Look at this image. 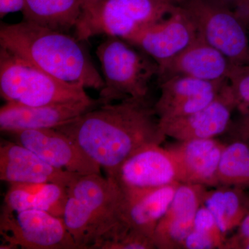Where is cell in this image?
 I'll use <instances>...</instances> for the list:
<instances>
[{
  "label": "cell",
  "instance_id": "obj_1",
  "mask_svg": "<svg viewBox=\"0 0 249 249\" xmlns=\"http://www.w3.org/2000/svg\"><path fill=\"white\" fill-rule=\"evenodd\" d=\"M113 178L141 147L160 144L166 136L147 98H127L101 105L58 128Z\"/></svg>",
  "mask_w": 249,
  "mask_h": 249
},
{
  "label": "cell",
  "instance_id": "obj_2",
  "mask_svg": "<svg viewBox=\"0 0 249 249\" xmlns=\"http://www.w3.org/2000/svg\"><path fill=\"white\" fill-rule=\"evenodd\" d=\"M75 36L28 21L2 24L0 47L70 84L100 91L101 73Z\"/></svg>",
  "mask_w": 249,
  "mask_h": 249
},
{
  "label": "cell",
  "instance_id": "obj_3",
  "mask_svg": "<svg viewBox=\"0 0 249 249\" xmlns=\"http://www.w3.org/2000/svg\"><path fill=\"white\" fill-rule=\"evenodd\" d=\"M67 189L62 219L78 249H96L118 228H126V196L115 180L101 174L80 175Z\"/></svg>",
  "mask_w": 249,
  "mask_h": 249
},
{
  "label": "cell",
  "instance_id": "obj_4",
  "mask_svg": "<svg viewBox=\"0 0 249 249\" xmlns=\"http://www.w3.org/2000/svg\"><path fill=\"white\" fill-rule=\"evenodd\" d=\"M0 94L6 102L32 107L91 98L83 87L59 80L1 47Z\"/></svg>",
  "mask_w": 249,
  "mask_h": 249
},
{
  "label": "cell",
  "instance_id": "obj_5",
  "mask_svg": "<svg viewBox=\"0 0 249 249\" xmlns=\"http://www.w3.org/2000/svg\"><path fill=\"white\" fill-rule=\"evenodd\" d=\"M177 7L170 0H101L82 11L73 28L75 37L83 41L105 35L125 40Z\"/></svg>",
  "mask_w": 249,
  "mask_h": 249
},
{
  "label": "cell",
  "instance_id": "obj_6",
  "mask_svg": "<svg viewBox=\"0 0 249 249\" xmlns=\"http://www.w3.org/2000/svg\"><path fill=\"white\" fill-rule=\"evenodd\" d=\"M104 86L101 105L127 98H147L149 84L158 73V65L144 57L134 46L119 37L108 36L96 49Z\"/></svg>",
  "mask_w": 249,
  "mask_h": 249
},
{
  "label": "cell",
  "instance_id": "obj_7",
  "mask_svg": "<svg viewBox=\"0 0 249 249\" xmlns=\"http://www.w3.org/2000/svg\"><path fill=\"white\" fill-rule=\"evenodd\" d=\"M179 6L209 45L232 64H249L247 28L235 11L211 0H185Z\"/></svg>",
  "mask_w": 249,
  "mask_h": 249
},
{
  "label": "cell",
  "instance_id": "obj_8",
  "mask_svg": "<svg viewBox=\"0 0 249 249\" xmlns=\"http://www.w3.org/2000/svg\"><path fill=\"white\" fill-rule=\"evenodd\" d=\"M0 233L1 249H79L62 218L38 210L1 211Z\"/></svg>",
  "mask_w": 249,
  "mask_h": 249
},
{
  "label": "cell",
  "instance_id": "obj_9",
  "mask_svg": "<svg viewBox=\"0 0 249 249\" xmlns=\"http://www.w3.org/2000/svg\"><path fill=\"white\" fill-rule=\"evenodd\" d=\"M111 178L125 194L179 183L173 155L160 144H150L134 152Z\"/></svg>",
  "mask_w": 249,
  "mask_h": 249
},
{
  "label": "cell",
  "instance_id": "obj_10",
  "mask_svg": "<svg viewBox=\"0 0 249 249\" xmlns=\"http://www.w3.org/2000/svg\"><path fill=\"white\" fill-rule=\"evenodd\" d=\"M8 134L55 168L79 175L101 174V166L58 129H24Z\"/></svg>",
  "mask_w": 249,
  "mask_h": 249
},
{
  "label": "cell",
  "instance_id": "obj_11",
  "mask_svg": "<svg viewBox=\"0 0 249 249\" xmlns=\"http://www.w3.org/2000/svg\"><path fill=\"white\" fill-rule=\"evenodd\" d=\"M101 105L98 98L35 107L6 102L0 109V129L8 134L24 129L58 128Z\"/></svg>",
  "mask_w": 249,
  "mask_h": 249
},
{
  "label": "cell",
  "instance_id": "obj_12",
  "mask_svg": "<svg viewBox=\"0 0 249 249\" xmlns=\"http://www.w3.org/2000/svg\"><path fill=\"white\" fill-rule=\"evenodd\" d=\"M197 35L193 23L178 6L168 18L139 31L125 41L150 55L159 65L181 52Z\"/></svg>",
  "mask_w": 249,
  "mask_h": 249
},
{
  "label": "cell",
  "instance_id": "obj_13",
  "mask_svg": "<svg viewBox=\"0 0 249 249\" xmlns=\"http://www.w3.org/2000/svg\"><path fill=\"white\" fill-rule=\"evenodd\" d=\"M235 109L237 104L228 82L209 106L189 115L160 120V125L166 137L177 142L216 138L229 129Z\"/></svg>",
  "mask_w": 249,
  "mask_h": 249
},
{
  "label": "cell",
  "instance_id": "obj_14",
  "mask_svg": "<svg viewBox=\"0 0 249 249\" xmlns=\"http://www.w3.org/2000/svg\"><path fill=\"white\" fill-rule=\"evenodd\" d=\"M228 79L209 81L176 76L160 82V94L155 103L160 120L189 115L209 106L227 84Z\"/></svg>",
  "mask_w": 249,
  "mask_h": 249
},
{
  "label": "cell",
  "instance_id": "obj_15",
  "mask_svg": "<svg viewBox=\"0 0 249 249\" xmlns=\"http://www.w3.org/2000/svg\"><path fill=\"white\" fill-rule=\"evenodd\" d=\"M225 145L211 138L178 141L166 147L178 166L179 183L219 186L218 170Z\"/></svg>",
  "mask_w": 249,
  "mask_h": 249
},
{
  "label": "cell",
  "instance_id": "obj_16",
  "mask_svg": "<svg viewBox=\"0 0 249 249\" xmlns=\"http://www.w3.org/2000/svg\"><path fill=\"white\" fill-rule=\"evenodd\" d=\"M207 190L200 185L178 184L169 209L154 232L156 249H183Z\"/></svg>",
  "mask_w": 249,
  "mask_h": 249
},
{
  "label": "cell",
  "instance_id": "obj_17",
  "mask_svg": "<svg viewBox=\"0 0 249 249\" xmlns=\"http://www.w3.org/2000/svg\"><path fill=\"white\" fill-rule=\"evenodd\" d=\"M231 62L217 49L197 35L176 55L158 65L160 82L176 76L209 81L227 80Z\"/></svg>",
  "mask_w": 249,
  "mask_h": 249
},
{
  "label": "cell",
  "instance_id": "obj_18",
  "mask_svg": "<svg viewBox=\"0 0 249 249\" xmlns=\"http://www.w3.org/2000/svg\"><path fill=\"white\" fill-rule=\"evenodd\" d=\"M80 176L52 166L34 152L14 142L0 147V178L11 183H54L70 186Z\"/></svg>",
  "mask_w": 249,
  "mask_h": 249
},
{
  "label": "cell",
  "instance_id": "obj_19",
  "mask_svg": "<svg viewBox=\"0 0 249 249\" xmlns=\"http://www.w3.org/2000/svg\"><path fill=\"white\" fill-rule=\"evenodd\" d=\"M180 183L127 193L124 222L128 230L153 239L159 222L169 209Z\"/></svg>",
  "mask_w": 249,
  "mask_h": 249
},
{
  "label": "cell",
  "instance_id": "obj_20",
  "mask_svg": "<svg viewBox=\"0 0 249 249\" xmlns=\"http://www.w3.org/2000/svg\"><path fill=\"white\" fill-rule=\"evenodd\" d=\"M5 196L3 212L27 210L45 211L62 218L67 201V187L54 183H11Z\"/></svg>",
  "mask_w": 249,
  "mask_h": 249
},
{
  "label": "cell",
  "instance_id": "obj_21",
  "mask_svg": "<svg viewBox=\"0 0 249 249\" xmlns=\"http://www.w3.org/2000/svg\"><path fill=\"white\" fill-rule=\"evenodd\" d=\"M203 204L211 211L223 233L237 229L249 211V196L245 189L220 185L207 190Z\"/></svg>",
  "mask_w": 249,
  "mask_h": 249
},
{
  "label": "cell",
  "instance_id": "obj_22",
  "mask_svg": "<svg viewBox=\"0 0 249 249\" xmlns=\"http://www.w3.org/2000/svg\"><path fill=\"white\" fill-rule=\"evenodd\" d=\"M83 0H25L24 20L68 33L83 11Z\"/></svg>",
  "mask_w": 249,
  "mask_h": 249
},
{
  "label": "cell",
  "instance_id": "obj_23",
  "mask_svg": "<svg viewBox=\"0 0 249 249\" xmlns=\"http://www.w3.org/2000/svg\"><path fill=\"white\" fill-rule=\"evenodd\" d=\"M219 186L249 188V145L240 140L226 144L218 170Z\"/></svg>",
  "mask_w": 249,
  "mask_h": 249
},
{
  "label": "cell",
  "instance_id": "obj_24",
  "mask_svg": "<svg viewBox=\"0 0 249 249\" xmlns=\"http://www.w3.org/2000/svg\"><path fill=\"white\" fill-rule=\"evenodd\" d=\"M227 238L211 211L202 204L183 249H224Z\"/></svg>",
  "mask_w": 249,
  "mask_h": 249
},
{
  "label": "cell",
  "instance_id": "obj_25",
  "mask_svg": "<svg viewBox=\"0 0 249 249\" xmlns=\"http://www.w3.org/2000/svg\"><path fill=\"white\" fill-rule=\"evenodd\" d=\"M227 79L237 108L242 113L247 112L249 109V64L231 63Z\"/></svg>",
  "mask_w": 249,
  "mask_h": 249
},
{
  "label": "cell",
  "instance_id": "obj_26",
  "mask_svg": "<svg viewBox=\"0 0 249 249\" xmlns=\"http://www.w3.org/2000/svg\"><path fill=\"white\" fill-rule=\"evenodd\" d=\"M156 249L153 239L133 231H126L109 240L103 241L96 249Z\"/></svg>",
  "mask_w": 249,
  "mask_h": 249
},
{
  "label": "cell",
  "instance_id": "obj_27",
  "mask_svg": "<svg viewBox=\"0 0 249 249\" xmlns=\"http://www.w3.org/2000/svg\"><path fill=\"white\" fill-rule=\"evenodd\" d=\"M228 130L233 140H240L249 145V111L242 113L237 120L231 122Z\"/></svg>",
  "mask_w": 249,
  "mask_h": 249
},
{
  "label": "cell",
  "instance_id": "obj_28",
  "mask_svg": "<svg viewBox=\"0 0 249 249\" xmlns=\"http://www.w3.org/2000/svg\"><path fill=\"white\" fill-rule=\"evenodd\" d=\"M25 0H0V18L6 15L22 11L24 9Z\"/></svg>",
  "mask_w": 249,
  "mask_h": 249
},
{
  "label": "cell",
  "instance_id": "obj_29",
  "mask_svg": "<svg viewBox=\"0 0 249 249\" xmlns=\"http://www.w3.org/2000/svg\"><path fill=\"white\" fill-rule=\"evenodd\" d=\"M234 11L245 27L249 28V0H240Z\"/></svg>",
  "mask_w": 249,
  "mask_h": 249
},
{
  "label": "cell",
  "instance_id": "obj_30",
  "mask_svg": "<svg viewBox=\"0 0 249 249\" xmlns=\"http://www.w3.org/2000/svg\"><path fill=\"white\" fill-rule=\"evenodd\" d=\"M211 1L215 3V4L234 11L238 5L239 2H240V0H211Z\"/></svg>",
  "mask_w": 249,
  "mask_h": 249
},
{
  "label": "cell",
  "instance_id": "obj_31",
  "mask_svg": "<svg viewBox=\"0 0 249 249\" xmlns=\"http://www.w3.org/2000/svg\"><path fill=\"white\" fill-rule=\"evenodd\" d=\"M101 0H83V10L88 9L93 5L96 4L98 1Z\"/></svg>",
  "mask_w": 249,
  "mask_h": 249
},
{
  "label": "cell",
  "instance_id": "obj_32",
  "mask_svg": "<svg viewBox=\"0 0 249 249\" xmlns=\"http://www.w3.org/2000/svg\"></svg>",
  "mask_w": 249,
  "mask_h": 249
}]
</instances>
